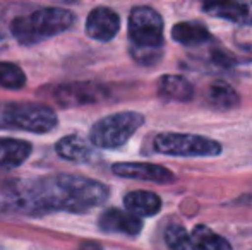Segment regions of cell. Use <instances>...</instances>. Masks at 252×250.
Masks as SVG:
<instances>
[{
  "mask_svg": "<svg viewBox=\"0 0 252 250\" xmlns=\"http://www.w3.org/2000/svg\"><path fill=\"white\" fill-rule=\"evenodd\" d=\"M192 240L199 250H232L230 244L218 233L209 230L204 224H199L192 230Z\"/></svg>",
  "mask_w": 252,
  "mask_h": 250,
  "instance_id": "cell-18",
  "label": "cell"
},
{
  "mask_svg": "<svg viewBox=\"0 0 252 250\" xmlns=\"http://www.w3.org/2000/svg\"><path fill=\"white\" fill-rule=\"evenodd\" d=\"M26 84V74L10 62H0V86L5 89H21Z\"/></svg>",
  "mask_w": 252,
  "mask_h": 250,
  "instance_id": "cell-20",
  "label": "cell"
},
{
  "mask_svg": "<svg viewBox=\"0 0 252 250\" xmlns=\"http://www.w3.org/2000/svg\"><path fill=\"white\" fill-rule=\"evenodd\" d=\"M155 149L168 156L199 158V156H218L221 153L220 142L194 134H159L155 137Z\"/></svg>",
  "mask_w": 252,
  "mask_h": 250,
  "instance_id": "cell-4",
  "label": "cell"
},
{
  "mask_svg": "<svg viewBox=\"0 0 252 250\" xmlns=\"http://www.w3.org/2000/svg\"><path fill=\"white\" fill-rule=\"evenodd\" d=\"M120 28V19L115 10L108 7H96L90 12L86 19V33L93 40L110 41Z\"/></svg>",
  "mask_w": 252,
  "mask_h": 250,
  "instance_id": "cell-8",
  "label": "cell"
},
{
  "mask_svg": "<svg viewBox=\"0 0 252 250\" xmlns=\"http://www.w3.org/2000/svg\"><path fill=\"white\" fill-rule=\"evenodd\" d=\"M31 144L21 139L3 137L0 139V168H17L30 158Z\"/></svg>",
  "mask_w": 252,
  "mask_h": 250,
  "instance_id": "cell-13",
  "label": "cell"
},
{
  "mask_svg": "<svg viewBox=\"0 0 252 250\" xmlns=\"http://www.w3.org/2000/svg\"><path fill=\"white\" fill-rule=\"evenodd\" d=\"M124 206L130 214L137 218L155 216L161 209V199L155 192L148 190H134L124 197Z\"/></svg>",
  "mask_w": 252,
  "mask_h": 250,
  "instance_id": "cell-12",
  "label": "cell"
},
{
  "mask_svg": "<svg viewBox=\"0 0 252 250\" xmlns=\"http://www.w3.org/2000/svg\"><path fill=\"white\" fill-rule=\"evenodd\" d=\"M100 228L106 233H122V235H137L143 228V221L141 218L130 214L129 211H120V209H106L100 216L98 221Z\"/></svg>",
  "mask_w": 252,
  "mask_h": 250,
  "instance_id": "cell-10",
  "label": "cell"
},
{
  "mask_svg": "<svg viewBox=\"0 0 252 250\" xmlns=\"http://www.w3.org/2000/svg\"><path fill=\"white\" fill-rule=\"evenodd\" d=\"M165 242L172 250H199L196 242L179 224H172L165 231Z\"/></svg>",
  "mask_w": 252,
  "mask_h": 250,
  "instance_id": "cell-19",
  "label": "cell"
},
{
  "mask_svg": "<svg viewBox=\"0 0 252 250\" xmlns=\"http://www.w3.org/2000/svg\"><path fill=\"white\" fill-rule=\"evenodd\" d=\"M103 98V89L91 83L62 84L55 89V100L62 107H77V105L94 103Z\"/></svg>",
  "mask_w": 252,
  "mask_h": 250,
  "instance_id": "cell-9",
  "label": "cell"
},
{
  "mask_svg": "<svg viewBox=\"0 0 252 250\" xmlns=\"http://www.w3.org/2000/svg\"><path fill=\"white\" fill-rule=\"evenodd\" d=\"M172 38L180 45L196 47V45L206 43L211 36H209V31L204 28V24L187 21V23H179L173 26Z\"/></svg>",
  "mask_w": 252,
  "mask_h": 250,
  "instance_id": "cell-15",
  "label": "cell"
},
{
  "mask_svg": "<svg viewBox=\"0 0 252 250\" xmlns=\"http://www.w3.org/2000/svg\"><path fill=\"white\" fill-rule=\"evenodd\" d=\"M74 23L70 10L60 7H45L38 9L31 16L16 17L10 24L14 38L23 45H33L43 41L45 38L55 36L67 31Z\"/></svg>",
  "mask_w": 252,
  "mask_h": 250,
  "instance_id": "cell-2",
  "label": "cell"
},
{
  "mask_svg": "<svg viewBox=\"0 0 252 250\" xmlns=\"http://www.w3.org/2000/svg\"><path fill=\"white\" fill-rule=\"evenodd\" d=\"M208 103L215 108H220V110H230V108L239 105V96L232 86L218 81L208 87Z\"/></svg>",
  "mask_w": 252,
  "mask_h": 250,
  "instance_id": "cell-17",
  "label": "cell"
},
{
  "mask_svg": "<svg viewBox=\"0 0 252 250\" xmlns=\"http://www.w3.org/2000/svg\"><path fill=\"white\" fill-rule=\"evenodd\" d=\"M202 9L215 17H223L237 24H252V2H208Z\"/></svg>",
  "mask_w": 252,
  "mask_h": 250,
  "instance_id": "cell-11",
  "label": "cell"
},
{
  "mask_svg": "<svg viewBox=\"0 0 252 250\" xmlns=\"http://www.w3.org/2000/svg\"><path fill=\"white\" fill-rule=\"evenodd\" d=\"M144 124V117L137 111H120L98 120L90 132L91 142L101 149L120 147Z\"/></svg>",
  "mask_w": 252,
  "mask_h": 250,
  "instance_id": "cell-3",
  "label": "cell"
},
{
  "mask_svg": "<svg viewBox=\"0 0 252 250\" xmlns=\"http://www.w3.org/2000/svg\"><path fill=\"white\" fill-rule=\"evenodd\" d=\"M129 36L134 48L161 50L163 19L155 9L146 5L134 7L129 16Z\"/></svg>",
  "mask_w": 252,
  "mask_h": 250,
  "instance_id": "cell-6",
  "label": "cell"
},
{
  "mask_svg": "<svg viewBox=\"0 0 252 250\" xmlns=\"http://www.w3.org/2000/svg\"><path fill=\"white\" fill-rule=\"evenodd\" d=\"M106 199V185L76 175H59L53 180H43L17 194L19 207L31 214H45L50 211L84 213L101 206Z\"/></svg>",
  "mask_w": 252,
  "mask_h": 250,
  "instance_id": "cell-1",
  "label": "cell"
},
{
  "mask_svg": "<svg viewBox=\"0 0 252 250\" xmlns=\"http://www.w3.org/2000/svg\"><path fill=\"white\" fill-rule=\"evenodd\" d=\"M5 124L16 127L21 130H28L33 134L50 132L57 127V113L50 107L41 103H10L5 105L3 110Z\"/></svg>",
  "mask_w": 252,
  "mask_h": 250,
  "instance_id": "cell-5",
  "label": "cell"
},
{
  "mask_svg": "<svg viewBox=\"0 0 252 250\" xmlns=\"http://www.w3.org/2000/svg\"><path fill=\"white\" fill-rule=\"evenodd\" d=\"M57 154L63 160L69 161H88L91 156V147L88 146L86 140H83L77 136H67L57 142L55 146Z\"/></svg>",
  "mask_w": 252,
  "mask_h": 250,
  "instance_id": "cell-16",
  "label": "cell"
},
{
  "mask_svg": "<svg viewBox=\"0 0 252 250\" xmlns=\"http://www.w3.org/2000/svg\"><path fill=\"white\" fill-rule=\"evenodd\" d=\"M158 93L172 101H189L194 96L192 84L180 76H163L158 83Z\"/></svg>",
  "mask_w": 252,
  "mask_h": 250,
  "instance_id": "cell-14",
  "label": "cell"
},
{
  "mask_svg": "<svg viewBox=\"0 0 252 250\" xmlns=\"http://www.w3.org/2000/svg\"><path fill=\"white\" fill-rule=\"evenodd\" d=\"M79 250H103V249L100 244H96V242H84V244L79 247Z\"/></svg>",
  "mask_w": 252,
  "mask_h": 250,
  "instance_id": "cell-21",
  "label": "cell"
},
{
  "mask_svg": "<svg viewBox=\"0 0 252 250\" xmlns=\"http://www.w3.org/2000/svg\"><path fill=\"white\" fill-rule=\"evenodd\" d=\"M112 171L122 178L153 182V184H170L175 180V175L168 168L151 163H115Z\"/></svg>",
  "mask_w": 252,
  "mask_h": 250,
  "instance_id": "cell-7",
  "label": "cell"
}]
</instances>
